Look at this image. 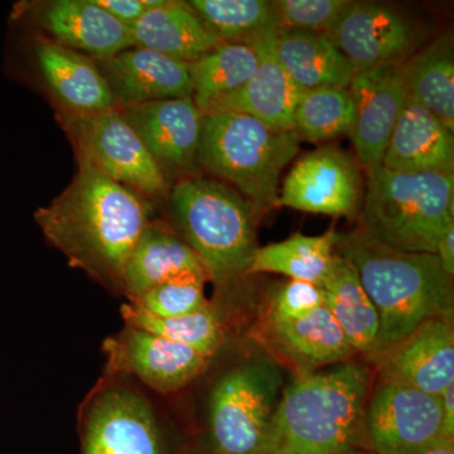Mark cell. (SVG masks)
<instances>
[{
	"mask_svg": "<svg viewBox=\"0 0 454 454\" xmlns=\"http://www.w3.org/2000/svg\"><path fill=\"white\" fill-rule=\"evenodd\" d=\"M343 454H375L369 450H363V448H352V450H348Z\"/></svg>",
	"mask_w": 454,
	"mask_h": 454,
	"instance_id": "cell-40",
	"label": "cell"
},
{
	"mask_svg": "<svg viewBox=\"0 0 454 454\" xmlns=\"http://www.w3.org/2000/svg\"><path fill=\"white\" fill-rule=\"evenodd\" d=\"M94 62L119 109L152 101L192 98L190 64L154 51L131 47Z\"/></svg>",
	"mask_w": 454,
	"mask_h": 454,
	"instance_id": "cell-18",
	"label": "cell"
},
{
	"mask_svg": "<svg viewBox=\"0 0 454 454\" xmlns=\"http://www.w3.org/2000/svg\"><path fill=\"white\" fill-rule=\"evenodd\" d=\"M420 454H454V438H443Z\"/></svg>",
	"mask_w": 454,
	"mask_h": 454,
	"instance_id": "cell-39",
	"label": "cell"
},
{
	"mask_svg": "<svg viewBox=\"0 0 454 454\" xmlns=\"http://www.w3.org/2000/svg\"><path fill=\"white\" fill-rule=\"evenodd\" d=\"M363 427L375 454H420L447 438L439 396L385 380L370 393Z\"/></svg>",
	"mask_w": 454,
	"mask_h": 454,
	"instance_id": "cell-9",
	"label": "cell"
},
{
	"mask_svg": "<svg viewBox=\"0 0 454 454\" xmlns=\"http://www.w3.org/2000/svg\"><path fill=\"white\" fill-rule=\"evenodd\" d=\"M104 351L110 372L134 375L160 394L181 390L211 360L199 349L128 325L104 342Z\"/></svg>",
	"mask_w": 454,
	"mask_h": 454,
	"instance_id": "cell-15",
	"label": "cell"
},
{
	"mask_svg": "<svg viewBox=\"0 0 454 454\" xmlns=\"http://www.w3.org/2000/svg\"><path fill=\"white\" fill-rule=\"evenodd\" d=\"M170 210L182 239L195 252L208 280L234 282L247 276L256 245L258 211L234 188L193 176L176 182Z\"/></svg>",
	"mask_w": 454,
	"mask_h": 454,
	"instance_id": "cell-4",
	"label": "cell"
},
{
	"mask_svg": "<svg viewBox=\"0 0 454 454\" xmlns=\"http://www.w3.org/2000/svg\"><path fill=\"white\" fill-rule=\"evenodd\" d=\"M121 315L128 327L199 349L210 357L216 354L225 340L223 322L211 303L192 315L172 318L153 316L136 304L127 303L121 307Z\"/></svg>",
	"mask_w": 454,
	"mask_h": 454,
	"instance_id": "cell-31",
	"label": "cell"
},
{
	"mask_svg": "<svg viewBox=\"0 0 454 454\" xmlns=\"http://www.w3.org/2000/svg\"><path fill=\"white\" fill-rule=\"evenodd\" d=\"M206 280L197 276L176 278L149 289L131 304L162 318L192 315L210 306L205 295Z\"/></svg>",
	"mask_w": 454,
	"mask_h": 454,
	"instance_id": "cell-33",
	"label": "cell"
},
{
	"mask_svg": "<svg viewBox=\"0 0 454 454\" xmlns=\"http://www.w3.org/2000/svg\"><path fill=\"white\" fill-rule=\"evenodd\" d=\"M130 29L136 47L190 65L223 43L187 2L167 0Z\"/></svg>",
	"mask_w": 454,
	"mask_h": 454,
	"instance_id": "cell-25",
	"label": "cell"
},
{
	"mask_svg": "<svg viewBox=\"0 0 454 454\" xmlns=\"http://www.w3.org/2000/svg\"><path fill=\"white\" fill-rule=\"evenodd\" d=\"M82 454H166L145 397L121 385L98 390L85 414Z\"/></svg>",
	"mask_w": 454,
	"mask_h": 454,
	"instance_id": "cell-13",
	"label": "cell"
},
{
	"mask_svg": "<svg viewBox=\"0 0 454 454\" xmlns=\"http://www.w3.org/2000/svg\"><path fill=\"white\" fill-rule=\"evenodd\" d=\"M274 56L301 91L348 88L356 68L324 33L279 28L271 38Z\"/></svg>",
	"mask_w": 454,
	"mask_h": 454,
	"instance_id": "cell-24",
	"label": "cell"
},
{
	"mask_svg": "<svg viewBox=\"0 0 454 454\" xmlns=\"http://www.w3.org/2000/svg\"><path fill=\"white\" fill-rule=\"evenodd\" d=\"M439 262L448 276L454 277V225L447 230L446 234L442 236L437 247Z\"/></svg>",
	"mask_w": 454,
	"mask_h": 454,
	"instance_id": "cell-37",
	"label": "cell"
},
{
	"mask_svg": "<svg viewBox=\"0 0 454 454\" xmlns=\"http://www.w3.org/2000/svg\"><path fill=\"white\" fill-rule=\"evenodd\" d=\"M206 276L195 252L166 223L151 220L125 262L121 293L134 303L145 293L176 278Z\"/></svg>",
	"mask_w": 454,
	"mask_h": 454,
	"instance_id": "cell-21",
	"label": "cell"
},
{
	"mask_svg": "<svg viewBox=\"0 0 454 454\" xmlns=\"http://www.w3.org/2000/svg\"><path fill=\"white\" fill-rule=\"evenodd\" d=\"M361 168L358 160L336 145L309 152L284 179L278 206L354 219L365 196Z\"/></svg>",
	"mask_w": 454,
	"mask_h": 454,
	"instance_id": "cell-10",
	"label": "cell"
},
{
	"mask_svg": "<svg viewBox=\"0 0 454 454\" xmlns=\"http://www.w3.org/2000/svg\"><path fill=\"white\" fill-rule=\"evenodd\" d=\"M372 384V370L354 360L297 373L278 400L258 454L367 450L363 419Z\"/></svg>",
	"mask_w": 454,
	"mask_h": 454,
	"instance_id": "cell-2",
	"label": "cell"
},
{
	"mask_svg": "<svg viewBox=\"0 0 454 454\" xmlns=\"http://www.w3.org/2000/svg\"><path fill=\"white\" fill-rule=\"evenodd\" d=\"M293 130L239 113L203 114L199 167L234 188L256 211L278 207L284 168L300 151Z\"/></svg>",
	"mask_w": 454,
	"mask_h": 454,
	"instance_id": "cell-6",
	"label": "cell"
},
{
	"mask_svg": "<svg viewBox=\"0 0 454 454\" xmlns=\"http://www.w3.org/2000/svg\"><path fill=\"white\" fill-rule=\"evenodd\" d=\"M31 35L33 61L56 109L94 113L115 107L109 86L94 59L38 33Z\"/></svg>",
	"mask_w": 454,
	"mask_h": 454,
	"instance_id": "cell-19",
	"label": "cell"
},
{
	"mask_svg": "<svg viewBox=\"0 0 454 454\" xmlns=\"http://www.w3.org/2000/svg\"><path fill=\"white\" fill-rule=\"evenodd\" d=\"M260 62L256 47L223 42L190 65L192 98L202 114L219 100L238 91L252 79Z\"/></svg>",
	"mask_w": 454,
	"mask_h": 454,
	"instance_id": "cell-29",
	"label": "cell"
},
{
	"mask_svg": "<svg viewBox=\"0 0 454 454\" xmlns=\"http://www.w3.org/2000/svg\"><path fill=\"white\" fill-rule=\"evenodd\" d=\"M337 234L333 230L319 236L292 235L280 243L258 247L250 274H282L291 280L322 286L333 268Z\"/></svg>",
	"mask_w": 454,
	"mask_h": 454,
	"instance_id": "cell-28",
	"label": "cell"
},
{
	"mask_svg": "<svg viewBox=\"0 0 454 454\" xmlns=\"http://www.w3.org/2000/svg\"><path fill=\"white\" fill-rule=\"evenodd\" d=\"M119 110L168 182L172 177L179 181L197 176L203 114L192 98L152 101Z\"/></svg>",
	"mask_w": 454,
	"mask_h": 454,
	"instance_id": "cell-14",
	"label": "cell"
},
{
	"mask_svg": "<svg viewBox=\"0 0 454 454\" xmlns=\"http://www.w3.org/2000/svg\"><path fill=\"white\" fill-rule=\"evenodd\" d=\"M11 20L92 59L136 47L129 27L121 25L94 0L20 2L14 5Z\"/></svg>",
	"mask_w": 454,
	"mask_h": 454,
	"instance_id": "cell-11",
	"label": "cell"
},
{
	"mask_svg": "<svg viewBox=\"0 0 454 454\" xmlns=\"http://www.w3.org/2000/svg\"><path fill=\"white\" fill-rule=\"evenodd\" d=\"M282 387L276 366L252 363L226 372L212 391L214 454H258Z\"/></svg>",
	"mask_w": 454,
	"mask_h": 454,
	"instance_id": "cell-8",
	"label": "cell"
},
{
	"mask_svg": "<svg viewBox=\"0 0 454 454\" xmlns=\"http://www.w3.org/2000/svg\"><path fill=\"white\" fill-rule=\"evenodd\" d=\"M56 119L73 143L77 158L89 160L107 177L145 200L168 193V179L118 107L94 113L56 109Z\"/></svg>",
	"mask_w": 454,
	"mask_h": 454,
	"instance_id": "cell-7",
	"label": "cell"
},
{
	"mask_svg": "<svg viewBox=\"0 0 454 454\" xmlns=\"http://www.w3.org/2000/svg\"><path fill=\"white\" fill-rule=\"evenodd\" d=\"M35 220L71 267L121 292L125 262L151 221V205L89 160L77 158L71 184L38 208Z\"/></svg>",
	"mask_w": 454,
	"mask_h": 454,
	"instance_id": "cell-1",
	"label": "cell"
},
{
	"mask_svg": "<svg viewBox=\"0 0 454 454\" xmlns=\"http://www.w3.org/2000/svg\"><path fill=\"white\" fill-rule=\"evenodd\" d=\"M454 173L367 172L360 230L372 240L405 253H437L454 225Z\"/></svg>",
	"mask_w": 454,
	"mask_h": 454,
	"instance_id": "cell-5",
	"label": "cell"
},
{
	"mask_svg": "<svg viewBox=\"0 0 454 454\" xmlns=\"http://www.w3.org/2000/svg\"><path fill=\"white\" fill-rule=\"evenodd\" d=\"M381 167L403 173H454V133L409 98Z\"/></svg>",
	"mask_w": 454,
	"mask_h": 454,
	"instance_id": "cell-22",
	"label": "cell"
},
{
	"mask_svg": "<svg viewBox=\"0 0 454 454\" xmlns=\"http://www.w3.org/2000/svg\"><path fill=\"white\" fill-rule=\"evenodd\" d=\"M443 413V434L447 438H454V384L444 389L439 395Z\"/></svg>",
	"mask_w": 454,
	"mask_h": 454,
	"instance_id": "cell-38",
	"label": "cell"
},
{
	"mask_svg": "<svg viewBox=\"0 0 454 454\" xmlns=\"http://www.w3.org/2000/svg\"><path fill=\"white\" fill-rule=\"evenodd\" d=\"M322 288L325 307L333 313L349 346L356 355H363L372 363L378 354L380 318L356 269L348 259L334 254L333 268Z\"/></svg>",
	"mask_w": 454,
	"mask_h": 454,
	"instance_id": "cell-26",
	"label": "cell"
},
{
	"mask_svg": "<svg viewBox=\"0 0 454 454\" xmlns=\"http://www.w3.org/2000/svg\"><path fill=\"white\" fill-rule=\"evenodd\" d=\"M325 306L324 288L318 284L289 280L277 286L269 294L264 317L297 319Z\"/></svg>",
	"mask_w": 454,
	"mask_h": 454,
	"instance_id": "cell-35",
	"label": "cell"
},
{
	"mask_svg": "<svg viewBox=\"0 0 454 454\" xmlns=\"http://www.w3.org/2000/svg\"><path fill=\"white\" fill-rule=\"evenodd\" d=\"M357 73L403 65L420 44L413 20L396 7L378 2H351L327 33Z\"/></svg>",
	"mask_w": 454,
	"mask_h": 454,
	"instance_id": "cell-12",
	"label": "cell"
},
{
	"mask_svg": "<svg viewBox=\"0 0 454 454\" xmlns=\"http://www.w3.org/2000/svg\"><path fill=\"white\" fill-rule=\"evenodd\" d=\"M94 2L118 22L129 28L136 25L146 12L143 0H94Z\"/></svg>",
	"mask_w": 454,
	"mask_h": 454,
	"instance_id": "cell-36",
	"label": "cell"
},
{
	"mask_svg": "<svg viewBox=\"0 0 454 454\" xmlns=\"http://www.w3.org/2000/svg\"><path fill=\"white\" fill-rule=\"evenodd\" d=\"M348 90L355 104L349 138L358 163L366 173L372 172L380 168L391 133L409 98L404 64L361 71Z\"/></svg>",
	"mask_w": 454,
	"mask_h": 454,
	"instance_id": "cell-16",
	"label": "cell"
},
{
	"mask_svg": "<svg viewBox=\"0 0 454 454\" xmlns=\"http://www.w3.org/2000/svg\"><path fill=\"white\" fill-rule=\"evenodd\" d=\"M334 250L356 269L364 289L378 310L380 334L375 357L424 322L452 321L453 277L444 271L435 254L391 249L360 230L337 234Z\"/></svg>",
	"mask_w": 454,
	"mask_h": 454,
	"instance_id": "cell-3",
	"label": "cell"
},
{
	"mask_svg": "<svg viewBox=\"0 0 454 454\" xmlns=\"http://www.w3.org/2000/svg\"><path fill=\"white\" fill-rule=\"evenodd\" d=\"M406 89L419 104L454 133V43L450 33L441 35L404 64Z\"/></svg>",
	"mask_w": 454,
	"mask_h": 454,
	"instance_id": "cell-27",
	"label": "cell"
},
{
	"mask_svg": "<svg viewBox=\"0 0 454 454\" xmlns=\"http://www.w3.org/2000/svg\"><path fill=\"white\" fill-rule=\"evenodd\" d=\"M260 333L268 348L297 373L318 372L356 355L325 306L297 319L264 317Z\"/></svg>",
	"mask_w": 454,
	"mask_h": 454,
	"instance_id": "cell-20",
	"label": "cell"
},
{
	"mask_svg": "<svg viewBox=\"0 0 454 454\" xmlns=\"http://www.w3.org/2000/svg\"><path fill=\"white\" fill-rule=\"evenodd\" d=\"M190 7L223 42L255 47L280 28L273 2L191 0Z\"/></svg>",
	"mask_w": 454,
	"mask_h": 454,
	"instance_id": "cell-30",
	"label": "cell"
},
{
	"mask_svg": "<svg viewBox=\"0 0 454 454\" xmlns=\"http://www.w3.org/2000/svg\"><path fill=\"white\" fill-rule=\"evenodd\" d=\"M354 124L355 104L348 88L301 91L293 116L298 138L321 143L349 137Z\"/></svg>",
	"mask_w": 454,
	"mask_h": 454,
	"instance_id": "cell-32",
	"label": "cell"
},
{
	"mask_svg": "<svg viewBox=\"0 0 454 454\" xmlns=\"http://www.w3.org/2000/svg\"><path fill=\"white\" fill-rule=\"evenodd\" d=\"M380 380L439 396L454 384L452 321L430 319L373 358Z\"/></svg>",
	"mask_w": 454,
	"mask_h": 454,
	"instance_id": "cell-17",
	"label": "cell"
},
{
	"mask_svg": "<svg viewBox=\"0 0 454 454\" xmlns=\"http://www.w3.org/2000/svg\"><path fill=\"white\" fill-rule=\"evenodd\" d=\"M273 35L255 46L260 62L252 79L238 91L215 101L205 114H245L273 129L293 130V116L301 90L292 82L274 56L271 49Z\"/></svg>",
	"mask_w": 454,
	"mask_h": 454,
	"instance_id": "cell-23",
	"label": "cell"
},
{
	"mask_svg": "<svg viewBox=\"0 0 454 454\" xmlns=\"http://www.w3.org/2000/svg\"><path fill=\"white\" fill-rule=\"evenodd\" d=\"M351 0H276L280 28L327 35Z\"/></svg>",
	"mask_w": 454,
	"mask_h": 454,
	"instance_id": "cell-34",
	"label": "cell"
}]
</instances>
